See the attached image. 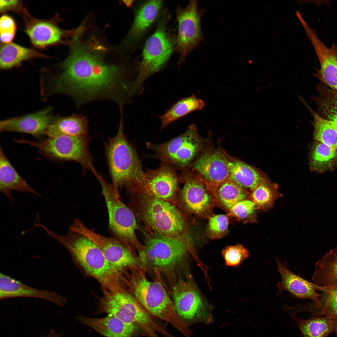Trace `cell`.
Wrapping results in <instances>:
<instances>
[{
  "label": "cell",
  "mask_w": 337,
  "mask_h": 337,
  "mask_svg": "<svg viewBox=\"0 0 337 337\" xmlns=\"http://www.w3.org/2000/svg\"><path fill=\"white\" fill-rule=\"evenodd\" d=\"M132 195L138 197V206L143 221L158 235L189 239L185 217L174 204L159 199L148 191Z\"/></svg>",
  "instance_id": "5b68a950"
},
{
  "label": "cell",
  "mask_w": 337,
  "mask_h": 337,
  "mask_svg": "<svg viewBox=\"0 0 337 337\" xmlns=\"http://www.w3.org/2000/svg\"><path fill=\"white\" fill-rule=\"evenodd\" d=\"M153 269L154 277L151 281L146 276V268L138 266L130 268L122 274L124 286L149 314L169 323L189 337L190 332L178 315L164 286L159 271Z\"/></svg>",
  "instance_id": "7a4b0ae2"
},
{
  "label": "cell",
  "mask_w": 337,
  "mask_h": 337,
  "mask_svg": "<svg viewBox=\"0 0 337 337\" xmlns=\"http://www.w3.org/2000/svg\"><path fill=\"white\" fill-rule=\"evenodd\" d=\"M47 235L61 243L87 276L96 280L102 288L118 292L124 288L122 275L107 261L101 250L86 236L69 229L60 235L44 228Z\"/></svg>",
  "instance_id": "3957f363"
},
{
  "label": "cell",
  "mask_w": 337,
  "mask_h": 337,
  "mask_svg": "<svg viewBox=\"0 0 337 337\" xmlns=\"http://www.w3.org/2000/svg\"><path fill=\"white\" fill-rule=\"evenodd\" d=\"M337 150L318 142L311 153L310 166L312 169L322 170L330 166L337 156Z\"/></svg>",
  "instance_id": "e575fe53"
},
{
  "label": "cell",
  "mask_w": 337,
  "mask_h": 337,
  "mask_svg": "<svg viewBox=\"0 0 337 337\" xmlns=\"http://www.w3.org/2000/svg\"><path fill=\"white\" fill-rule=\"evenodd\" d=\"M180 170L183 186L180 197L183 206L190 213L203 217H208L215 203L212 194L207 189L201 176L192 169Z\"/></svg>",
  "instance_id": "5bb4252c"
},
{
  "label": "cell",
  "mask_w": 337,
  "mask_h": 337,
  "mask_svg": "<svg viewBox=\"0 0 337 337\" xmlns=\"http://www.w3.org/2000/svg\"><path fill=\"white\" fill-rule=\"evenodd\" d=\"M52 107L20 116L10 118L0 122V132L26 133L36 138L45 135L50 125L56 119Z\"/></svg>",
  "instance_id": "e0dca14e"
},
{
  "label": "cell",
  "mask_w": 337,
  "mask_h": 337,
  "mask_svg": "<svg viewBox=\"0 0 337 337\" xmlns=\"http://www.w3.org/2000/svg\"><path fill=\"white\" fill-rule=\"evenodd\" d=\"M226 157L229 178L245 189H254L262 177L259 173L242 161L230 159L227 156Z\"/></svg>",
  "instance_id": "f546056e"
},
{
  "label": "cell",
  "mask_w": 337,
  "mask_h": 337,
  "mask_svg": "<svg viewBox=\"0 0 337 337\" xmlns=\"http://www.w3.org/2000/svg\"><path fill=\"white\" fill-rule=\"evenodd\" d=\"M100 48L75 42L65 60L42 73V96L47 99L54 95H66L78 106L107 100L123 106L130 92L123 68L105 61Z\"/></svg>",
  "instance_id": "6da1fadb"
},
{
  "label": "cell",
  "mask_w": 337,
  "mask_h": 337,
  "mask_svg": "<svg viewBox=\"0 0 337 337\" xmlns=\"http://www.w3.org/2000/svg\"><path fill=\"white\" fill-rule=\"evenodd\" d=\"M222 254L226 265L231 267L237 266L249 255L248 250L240 244L227 246L222 250Z\"/></svg>",
  "instance_id": "f35d334b"
},
{
  "label": "cell",
  "mask_w": 337,
  "mask_h": 337,
  "mask_svg": "<svg viewBox=\"0 0 337 337\" xmlns=\"http://www.w3.org/2000/svg\"><path fill=\"white\" fill-rule=\"evenodd\" d=\"M29 297L49 301L62 306L66 299L51 291L40 290L27 286L2 273H0V299Z\"/></svg>",
  "instance_id": "7402d4cb"
},
{
  "label": "cell",
  "mask_w": 337,
  "mask_h": 337,
  "mask_svg": "<svg viewBox=\"0 0 337 337\" xmlns=\"http://www.w3.org/2000/svg\"><path fill=\"white\" fill-rule=\"evenodd\" d=\"M38 57L48 56L33 49L10 42L2 44L0 52V67L7 70L20 66L23 61Z\"/></svg>",
  "instance_id": "4316f807"
},
{
  "label": "cell",
  "mask_w": 337,
  "mask_h": 337,
  "mask_svg": "<svg viewBox=\"0 0 337 337\" xmlns=\"http://www.w3.org/2000/svg\"><path fill=\"white\" fill-rule=\"evenodd\" d=\"M16 27L13 18L7 15L2 16L0 20V40L2 44L11 42L14 37Z\"/></svg>",
  "instance_id": "60d3db41"
},
{
  "label": "cell",
  "mask_w": 337,
  "mask_h": 337,
  "mask_svg": "<svg viewBox=\"0 0 337 337\" xmlns=\"http://www.w3.org/2000/svg\"><path fill=\"white\" fill-rule=\"evenodd\" d=\"M69 229L89 238L101 250L108 262L122 275L131 268L144 267L132 248L119 239L95 232L78 218L73 220Z\"/></svg>",
  "instance_id": "30bf717a"
},
{
  "label": "cell",
  "mask_w": 337,
  "mask_h": 337,
  "mask_svg": "<svg viewBox=\"0 0 337 337\" xmlns=\"http://www.w3.org/2000/svg\"><path fill=\"white\" fill-rule=\"evenodd\" d=\"M14 140L17 144H27L36 148L40 154L47 160L57 163L75 162L80 164L85 170L90 171L96 178L100 175L95 169L90 152L89 138L61 135L38 141L23 138Z\"/></svg>",
  "instance_id": "8992f818"
},
{
  "label": "cell",
  "mask_w": 337,
  "mask_h": 337,
  "mask_svg": "<svg viewBox=\"0 0 337 337\" xmlns=\"http://www.w3.org/2000/svg\"><path fill=\"white\" fill-rule=\"evenodd\" d=\"M229 216L227 214H212L208 217L206 232L212 239H220L228 232Z\"/></svg>",
  "instance_id": "74e56055"
},
{
  "label": "cell",
  "mask_w": 337,
  "mask_h": 337,
  "mask_svg": "<svg viewBox=\"0 0 337 337\" xmlns=\"http://www.w3.org/2000/svg\"><path fill=\"white\" fill-rule=\"evenodd\" d=\"M252 192L251 197L253 201L257 207L261 208L270 207L277 196L274 188L262 177L256 187Z\"/></svg>",
  "instance_id": "d590c367"
},
{
  "label": "cell",
  "mask_w": 337,
  "mask_h": 337,
  "mask_svg": "<svg viewBox=\"0 0 337 337\" xmlns=\"http://www.w3.org/2000/svg\"><path fill=\"white\" fill-rule=\"evenodd\" d=\"M212 195L215 204L228 212L238 202L247 199L250 195L246 190L236 184L229 177L216 187Z\"/></svg>",
  "instance_id": "f1b7e54d"
},
{
  "label": "cell",
  "mask_w": 337,
  "mask_h": 337,
  "mask_svg": "<svg viewBox=\"0 0 337 337\" xmlns=\"http://www.w3.org/2000/svg\"><path fill=\"white\" fill-rule=\"evenodd\" d=\"M25 8L20 1L16 0H0V10L1 12H4L9 10L21 11L22 12Z\"/></svg>",
  "instance_id": "b9f144b4"
},
{
  "label": "cell",
  "mask_w": 337,
  "mask_h": 337,
  "mask_svg": "<svg viewBox=\"0 0 337 337\" xmlns=\"http://www.w3.org/2000/svg\"><path fill=\"white\" fill-rule=\"evenodd\" d=\"M256 207L253 201L244 200L232 207L227 214L229 216L236 217L238 220L245 222L252 218Z\"/></svg>",
  "instance_id": "ab89813d"
},
{
  "label": "cell",
  "mask_w": 337,
  "mask_h": 337,
  "mask_svg": "<svg viewBox=\"0 0 337 337\" xmlns=\"http://www.w3.org/2000/svg\"><path fill=\"white\" fill-rule=\"evenodd\" d=\"M205 11L204 8H198V1L195 0L190 1L184 8L177 7V48L180 56L179 64L201 42H205L201 26V18Z\"/></svg>",
  "instance_id": "4fadbf2b"
},
{
  "label": "cell",
  "mask_w": 337,
  "mask_h": 337,
  "mask_svg": "<svg viewBox=\"0 0 337 337\" xmlns=\"http://www.w3.org/2000/svg\"><path fill=\"white\" fill-rule=\"evenodd\" d=\"M101 188L109 217V228L114 237L126 243L137 251L140 256L144 250L136 234L139 228L132 211L122 200L119 193L101 175L97 178Z\"/></svg>",
  "instance_id": "ba28073f"
},
{
  "label": "cell",
  "mask_w": 337,
  "mask_h": 337,
  "mask_svg": "<svg viewBox=\"0 0 337 337\" xmlns=\"http://www.w3.org/2000/svg\"><path fill=\"white\" fill-rule=\"evenodd\" d=\"M124 1L126 5H127V6L128 5H131V4L132 3V1Z\"/></svg>",
  "instance_id": "ee69618b"
},
{
  "label": "cell",
  "mask_w": 337,
  "mask_h": 337,
  "mask_svg": "<svg viewBox=\"0 0 337 337\" xmlns=\"http://www.w3.org/2000/svg\"><path fill=\"white\" fill-rule=\"evenodd\" d=\"M60 334H58L53 330L51 329L48 334L41 337H60Z\"/></svg>",
  "instance_id": "7bdbcfd3"
},
{
  "label": "cell",
  "mask_w": 337,
  "mask_h": 337,
  "mask_svg": "<svg viewBox=\"0 0 337 337\" xmlns=\"http://www.w3.org/2000/svg\"><path fill=\"white\" fill-rule=\"evenodd\" d=\"M204 105V101L194 95L179 100L159 116L161 122L160 130L193 111L202 110Z\"/></svg>",
  "instance_id": "1f68e13d"
},
{
  "label": "cell",
  "mask_w": 337,
  "mask_h": 337,
  "mask_svg": "<svg viewBox=\"0 0 337 337\" xmlns=\"http://www.w3.org/2000/svg\"><path fill=\"white\" fill-rule=\"evenodd\" d=\"M315 269L314 283L330 289L337 287V247L318 260Z\"/></svg>",
  "instance_id": "484cf974"
},
{
  "label": "cell",
  "mask_w": 337,
  "mask_h": 337,
  "mask_svg": "<svg viewBox=\"0 0 337 337\" xmlns=\"http://www.w3.org/2000/svg\"><path fill=\"white\" fill-rule=\"evenodd\" d=\"M88 120L82 115L58 116L49 127L45 135L53 138L61 135L89 138Z\"/></svg>",
  "instance_id": "d4e9b609"
},
{
  "label": "cell",
  "mask_w": 337,
  "mask_h": 337,
  "mask_svg": "<svg viewBox=\"0 0 337 337\" xmlns=\"http://www.w3.org/2000/svg\"><path fill=\"white\" fill-rule=\"evenodd\" d=\"M172 295L176 310L183 320L210 322L209 307L190 280H180L177 282L173 287Z\"/></svg>",
  "instance_id": "9a60e30c"
},
{
  "label": "cell",
  "mask_w": 337,
  "mask_h": 337,
  "mask_svg": "<svg viewBox=\"0 0 337 337\" xmlns=\"http://www.w3.org/2000/svg\"><path fill=\"white\" fill-rule=\"evenodd\" d=\"M324 91L318 100L320 111L323 117L332 122L337 130V94L331 90Z\"/></svg>",
  "instance_id": "8d00e7d4"
},
{
  "label": "cell",
  "mask_w": 337,
  "mask_h": 337,
  "mask_svg": "<svg viewBox=\"0 0 337 337\" xmlns=\"http://www.w3.org/2000/svg\"><path fill=\"white\" fill-rule=\"evenodd\" d=\"M162 4L160 0L149 1L140 7L129 32V38L138 37L149 27L158 16Z\"/></svg>",
  "instance_id": "4dcf8cb0"
},
{
  "label": "cell",
  "mask_w": 337,
  "mask_h": 337,
  "mask_svg": "<svg viewBox=\"0 0 337 337\" xmlns=\"http://www.w3.org/2000/svg\"><path fill=\"white\" fill-rule=\"evenodd\" d=\"M155 169L144 171L145 182L148 191L154 196L172 203L175 200L182 182L180 174L168 162L161 160Z\"/></svg>",
  "instance_id": "2e32d148"
},
{
  "label": "cell",
  "mask_w": 337,
  "mask_h": 337,
  "mask_svg": "<svg viewBox=\"0 0 337 337\" xmlns=\"http://www.w3.org/2000/svg\"><path fill=\"white\" fill-rule=\"evenodd\" d=\"M304 29L307 37L314 48L320 64L316 75L320 80L337 94V45L326 46L321 41L315 31L309 26Z\"/></svg>",
  "instance_id": "d6986e66"
},
{
  "label": "cell",
  "mask_w": 337,
  "mask_h": 337,
  "mask_svg": "<svg viewBox=\"0 0 337 337\" xmlns=\"http://www.w3.org/2000/svg\"><path fill=\"white\" fill-rule=\"evenodd\" d=\"M98 313H105L129 324L138 325L149 337H159L164 329L152 319L150 314L125 289L118 292L102 288Z\"/></svg>",
  "instance_id": "52a82bcc"
},
{
  "label": "cell",
  "mask_w": 337,
  "mask_h": 337,
  "mask_svg": "<svg viewBox=\"0 0 337 337\" xmlns=\"http://www.w3.org/2000/svg\"><path fill=\"white\" fill-rule=\"evenodd\" d=\"M172 51V44L165 28L160 26L146 42L138 76L131 85V96L140 90L147 78L162 68L169 58Z\"/></svg>",
  "instance_id": "7c38bea8"
},
{
  "label": "cell",
  "mask_w": 337,
  "mask_h": 337,
  "mask_svg": "<svg viewBox=\"0 0 337 337\" xmlns=\"http://www.w3.org/2000/svg\"><path fill=\"white\" fill-rule=\"evenodd\" d=\"M120 115L116 134L105 144L111 184L118 193L123 187L131 194L148 191L144 171L137 153L124 134L123 114Z\"/></svg>",
  "instance_id": "277c9868"
},
{
  "label": "cell",
  "mask_w": 337,
  "mask_h": 337,
  "mask_svg": "<svg viewBox=\"0 0 337 337\" xmlns=\"http://www.w3.org/2000/svg\"><path fill=\"white\" fill-rule=\"evenodd\" d=\"M192 167L200 175L212 194L216 187L229 177L226 155L219 150L204 153L193 163Z\"/></svg>",
  "instance_id": "ac0fdd59"
},
{
  "label": "cell",
  "mask_w": 337,
  "mask_h": 337,
  "mask_svg": "<svg viewBox=\"0 0 337 337\" xmlns=\"http://www.w3.org/2000/svg\"><path fill=\"white\" fill-rule=\"evenodd\" d=\"M79 320L106 337H132L136 330L135 324L126 323L109 315L102 318L81 316Z\"/></svg>",
  "instance_id": "cb8c5ba5"
},
{
  "label": "cell",
  "mask_w": 337,
  "mask_h": 337,
  "mask_svg": "<svg viewBox=\"0 0 337 337\" xmlns=\"http://www.w3.org/2000/svg\"><path fill=\"white\" fill-rule=\"evenodd\" d=\"M303 309L313 316H325L337 320V287L322 292L317 302L307 303Z\"/></svg>",
  "instance_id": "d6a6232c"
},
{
  "label": "cell",
  "mask_w": 337,
  "mask_h": 337,
  "mask_svg": "<svg viewBox=\"0 0 337 337\" xmlns=\"http://www.w3.org/2000/svg\"><path fill=\"white\" fill-rule=\"evenodd\" d=\"M303 337H326L330 333L337 332V320L325 316H313L304 319L291 315Z\"/></svg>",
  "instance_id": "83f0119b"
},
{
  "label": "cell",
  "mask_w": 337,
  "mask_h": 337,
  "mask_svg": "<svg viewBox=\"0 0 337 337\" xmlns=\"http://www.w3.org/2000/svg\"><path fill=\"white\" fill-rule=\"evenodd\" d=\"M141 262L144 267L152 266L159 271L175 267L186 255L193 253L190 240L158 235L145 240Z\"/></svg>",
  "instance_id": "9c48e42d"
},
{
  "label": "cell",
  "mask_w": 337,
  "mask_h": 337,
  "mask_svg": "<svg viewBox=\"0 0 337 337\" xmlns=\"http://www.w3.org/2000/svg\"><path fill=\"white\" fill-rule=\"evenodd\" d=\"M312 113L315 140L337 149V130L333 123L315 112Z\"/></svg>",
  "instance_id": "836d02e7"
},
{
  "label": "cell",
  "mask_w": 337,
  "mask_h": 337,
  "mask_svg": "<svg viewBox=\"0 0 337 337\" xmlns=\"http://www.w3.org/2000/svg\"><path fill=\"white\" fill-rule=\"evenodd\" d=\"M23 13L26 25L25 32L35 46L43 48L62 42L65 32L54 23L32 17L26 10Z\"/></svg>",
  "instance_id": "44dd1931"
},
{
  "label": "cell",
  "mask_w": 337,
  "mask_h": 337,
  "mask_svg": "<svg viewBox=\"0 0 337 337\" xmlns=\"http://www.w3.org/2000/svg\"><path fill=\"white\" fill-rule=\"evenodd\" d=\"M147 148L156 153L161 160L166 161L176 169L186 167L201 149L202 140L195 126L190 125L179 136L159 144L146 143Z\"/></svg>",
  "instance_id": "8fae6325"
},
{
  "label": "cell",
  "mask_w": 337,
  "mask_h": 337,
  "mask_svg": "<svg viewBox=\"0 0 337 337\" xmlns=\"http://www.w3.org/2000/svg\"><path fill=\"white\" fill-rule=\"evenodd\" d=\"M277 271L281 275V281L277 284L278 293L286 291L293 296L298 298L308 299L316 302L320 295L317 291L326 292L329 288L310 282L289 270L286 262L282 263L276 258Z\"/></svg>",
  "instance_id": "ffe728a7"
},
{
  "label": "cell",
  "mask_w": 337,
  "mask_h": 337,
  "mask_svg": "<svg viewBox=\"0 0 337 337\" xmlns=\"http://www.w3.org/2000/svg\"><path fill=\"white\" fill-rule=\"evenodd\" d=\"M0 191L14 202L12 194L13 191L29 193L40 196L19 174L0 147Z\"/></svg>",
  "instance_id": "603a6c76"
}]
</instances>
